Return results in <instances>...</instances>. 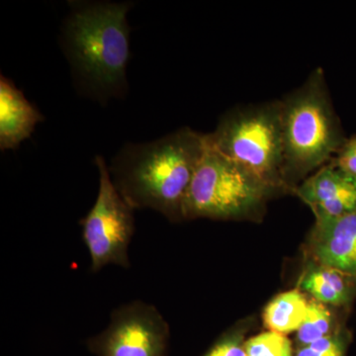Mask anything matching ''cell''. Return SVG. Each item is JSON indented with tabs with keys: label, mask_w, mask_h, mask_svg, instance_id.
Segmentation results:
<instances>
[{
	"label": "cell",
	"mask_w": 356,
	"mask_h": 356,
	"mask_svg": "<svg viewBox=\"0 0 356 356\" xmlns=\"http://www.w3.org/2000/svg\"><path fill=\"white\" fill-rule=\"evenodd\" d=\"M206 149L205 134L179 129L153 142L128 143L108 166L112 181L133 209H152L181 221L192 178Z\"/></svg>",
	"instance_id": "obj_1"
},
{
	"label": "cell",
	"mask_w": 356,
	"mask_h": 356,
	"mask_svg": "<svg viewBox=\"0 0 356 356\" xmlns=\"http://www.w3.org/2000/svg\"><path fill=\"white\" fill-rule=\"evenodd\" d=\"M62 31V47L79 90L106 102L128 89L130 3L72 1Z\"/></svg>",
	"instance_id": "obj_2"
},
{
	"label": "cell",
	"mask_w": 356,
	"mask_h": 356,
	"mask_svg": "<svg viewBox=\"0 0 356 356\" xmlns=\"http://www.w3.org/2000/svg\"><path fill=\"white\" fill-rule=\"evenodd\" d=\"M280 102L283 179L293 194L300 184L334 158L348 137L321 67Z\"/></svg>",
	"instance_id": "obj_3"
},
{
	"label": "cell",
	"mask_w": 356,
	"mask_h": 356,
	"mask_svg": "<svg viewBox=\"0 0 356 356\" xmlns=\"http://www.w3.org/2000/svg\"><path fill=\"white\" fill-rule=\"evenodd\" d=\"M206 144L280 193L283 179L280 100L236 107L222 115Z\"/></svg>",
	"instance_id": "obj_4"
},
{
	"label": "cell",
	"mask_w": 356,
	"mask_h": 356,
	"mask_svg": "<svg viewBox=\"0 0 356 356\" xmlns=\"http://www.w3.org/2000/svg\"><path fill=\"white\" fill-rule=\"evenodd\" d=\"M280 193L206 144L185 197L182 217L257 219L269 199Z\"/></svg>",
	"instance_id": "obj_5"
},
{
	"label": "cell",
	"mask_w": 356,
	"mask_h": 356,
	"mask_svg": "<svg viewBox=\"0 0 356 356\" xmlns=\"http://www.w3.org/2000/svg\"><path fill=\"white\" fill-rule=\"evenodd\" d=\"M99 172V191L95 205L81 220L83 240L90 257L92 273L115 264L129 268V247L135 232L132 207L122 197L112 181L108 165L96 156Z\"/></svg>",
	"instance_id": "obj_6"
},
{
	"label": "cell",
	"mask_w": 356,
	"mask_h": 356,
	"mask_svg": "<svg viewBox=\"0 0 356 356\" xmlns=\"http://www.w3.org/2000/svg\"><path fill=\"white\" fill-rule=\"evenodd\" d=\"M170 327L158 309L136 301L115 309L108 327L86 346L96 356H166Z\"/></svg>",
	"instance_id": "obj_7"
},
{
	"label": "cell",
	"mask_w": 356,
	"mask_h": 356,
	"mask_svg": "<svg viewBox=\"0 0 356 356\" xmlns=\"http://www.w3.org/2000/svg\"><path fill=\"white\" fill-rule=\"evenodd\" d=\"M310 207L315 218H334L356 213V177L332 163L321 168L293 191Z\"/></svg>",
	"instance_id": "obj_8"
},
{
	"label": "cell",
	"mask_w": 356,
	"mask_h": 356,
	"mask_svg": "<svg viewBox=\"0 0 356 356\" xmlns=\"http://www.w3.org/2000/svg\"><path fill=\"white\" fill-rule=\"evenodd\" d=\"M308 250L312 261L337 269L356 280V213L315 218Z\"/></svg>",
	"instance_id": "obj_9"
},
{
	"label": "cell",
	"mask_w": 356,
	"mask_h": 356,
	"mask_svg": "<svg viewBox=\"0 0 356 356\" xmlns=\"http://www.w3.org/2000/svg\"><path fill=\"white\" fill-rule=\"evenodd\" d=\"M44 120L22 91L4 76L0 77V149H16Z\"/></svg>",
	"instance_id": "obj_10"
},
{
	"label": "cell",
	"mask_w": 356,
	"mask_h": 356,
	"mask_svg": "<svg viewBox=\"0 0 356 356\" xmlns=\"http://www.w3.org/2000/svg\"><path fill=\"white\" fill-rule=\"evenodd\" d=\"M355 282L348 274L311 261L300 280V289L325 305L346 306L355 297Z\"/></svg>",
	"instance_id": "obj_11"
},
{
	"label": "cell",
	"mask_w": 356,
	"mask_h": 356,
	"mask_svg": "<svg viewBox=\"0 0 356 356\" xmlns=\"http://www.w3.org/2000/svg\"><path fill=\"white\" fill-rule=\"evenodd\" d=\"M308 304L300 290L281 293L264 309V325L269 331L284 336L297 332L305 318Z\"/></svg>",
	"instance_id": "obj_12"
},
{
	"label": "cell",
	"mask_w": 356,
	"mask_h": 356,
	"mask_svg": "<svg viewBox=\"0 0 356 356\" xmlns=\"http://www.w3.org/2000/svg\"><path fill=\"white\" fill-rule=\"evenodd\" d=\"M339 330L331 309L321 302L310 300L305 318L297 331L296 350L332 336Z\"/></svg>",
	"instance_id": "obj_13"
},
{
	"label": "cell",
	"mask_w": 356,
	"mask_h": 356,
	"mask_svg": "<svg viewBox=\"0 0 356 356\" xmlns=\"http://www.w3.org/2000/svg\"><path fill=\"white\" fill-rule=\"evenodd\" d=\"M247 356H294L291 341L284 334L266 332L245 341Z\"/></svg>",
	"instance_id": "obj_14"
},
{
	"label": "cell",
	"mask_w": 356,
	"mask_h": 356,
	"mask_svg": "<svg viewBox=\"0 0 356 356\" xmlns=\"http://www.w3.org/2000/svg\"><path fill=\"white\" fill-rule=\"evenodd\" d=\"M348 341V332L339 330L332 336L297 348L294 356H346Z\"/></svg>",
	"instance_id": "obj_15"
},
{
	"label": "cell",
	"mask_w": 356,
	"mask_h": 356,
	"mask_svg": "<svg viewBox=\"0 0 356 356\" xmlns=\"http://www.w3.org/2000/svg\"><path fill=\"white\" fill-rule=\"evenodd\" d=\"M247 331L245 325H236L222 334L203 356H247L245 348Z\"/></svg>",
	"instance_id": "obj_16"
},
{
	"label": "cell",
	"mask_w": 356,
	"mask_h": 356,
	"mask_svg": "<svg viewBox=\"0 0 356 356\" xmlns=\"http://www.w3.org/2000/svg\"><path fill=\"white\" fill-rule=\"evenodd\" d=\"M330 163L341 172L356 177V135L346 139Z\"/></svg>",
	"instance_id": "obj_17"
}]
</instances>
